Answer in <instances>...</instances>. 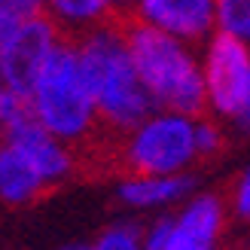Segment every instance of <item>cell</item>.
Segmentation results:
<instances>
[{"mask_svg":"<svg viewBox=\"0 0 250 250\" xmlns=\"http://www.w3.org/2000/svg\"><path fill=\"white\" fill-rule=\"evenodd\" d=\"M125 40L141 73L146 92L153 95L159 110H174L186 116H202L208 110L202 55L192 43L171 37L165 31L125 19Z\"/></svg>","mask_w":250,"mask_h":250,"instance_id":"3957f363","label":"cell"},{"mask_svg":"<svg viewBox=\"0 0 250 250\" xmlns=\"http://www.w3.org/2000/svg\"><path fill=\"white\" fill-rule=\"evenodd\" d=\"M64 250H92V244H70V247H64Z\"/></svg>","mask_w":250,"mask_h":250,"instance_id":"d6986e66","label":"cell"},{"mask_svg":"<svg viewBox=\"0 0 250 250\" xmlns=\"http://www.w3.org/2000/svg\"><path fill=\"white\" fill-rule=\"evenodd\" d=\"M229 210L238 220H244V223H250V168L241 174L238 180H235V186H232V192H229Z\"/></svg>","mask_w":250,"mask_h":250,"instance_id":"2e32d148","label":"cell"},{"mask_svg":"<svg viewBox=\"0 0 250 250\" xmlns=\"http://www.w3.org/2000/svg\"><path fill=\"white\" fill-rule=\"evenodd\" d=\"M3 141L19 146L21 153L31 159V165L40 171V177L46 180L49 189L58 186V183H64L67 177H73V171L80 168V153L70 144H64L61 137H55L52 131H46L43 125L34 119V113L6 125Z\"/></svg>","mask_w":250,"mask_h":250,"instance_id":"52a82bcc","label":"cell"},{"mask_svg":"<svg viewBox=\"0 0 250 250\" xmlns=\"http://www.w3.org/2000/svg\"><path fill=\"white\" fill-rule=\"evenodd\" d=\"M229 205L217 192H198L171 220V232L162 250H220L226 232Z\"/></svg>","mask_w":250,"mask_h":250,"instance_id":"9c48e42d","label":"cell"},{"mask_svg":"<svg viewBox=\"0 0 250 250\" xmlns=\"http://www.w3.org/2000/svg\"><path fill=\"white\" fill-rule=\"evenodd\" d=\"M217 31L250 46V0H217Z\"/></svg>","mask_w":250,"mask_h":250,"instance_id":"4fadbf2b","label":"cell"},{"mask_svg":"<svg viewBox=\"0 0 250 250\" xmlns=\"http://www.w3.org/2000/svg\"><path fill=\"white\" fill-rule=\"evenodd\" d=\"M92 250H144V229H137L134 223H113L98 235Z\"/></svg>","mask_w":250,"mask_h":250,"instance_id":"5bb4252c","label":"cell"},{"mask_svg":"<svg viewBox=\"0 0 250 250\" xmlns=\"http://www.w3.org/2000/svg\"><path fill=\"white\" fill-rule=\"evenodd\" d=\"M238 128L250 131V80H247V95H244V107H241V113H238Z\"/></svg>","mask_w":250,"mask_h":250,"instance_id":"ac0fdd59","label":"cell"},{"mask_svg":"<svg viewBox=\"0 0 250 250\" xmlns=\"http://www.w3.org/2000/svg\"><path fill=\"white\" fill-rule=\"evenodd\" d=\"M49 189L31 159L9 141H0V202L6 205H31Z\"/></svg>","mask_w":250,"mask_h":250,"instance_id":"7c38bea8","label":"cell"},{"mask_svg":"<svg viewBox=\"0 0 250 250\" xmlns=\"http://www.w3.org/2000/svg\"><path fill=\"white\" fill-rule=\"evenodd\" d=\"M61 40H64V31L46 12L21 19L16 34L9 37V43L0 52V85L31 98L37 77H40V70L46 67L49 55L55 52Z\"/></svg>","mask_w":250,"mask_h":250,"instance_id":"8992f818","label":"cell"},{"mask_svg":"<svg viewBox=\"0 0 250 250\" xmlns=\"http://www.w3.org/2000/svg\"><path fill=\"white\" fill-rule=\"evenodd\" d=\"M28 101L34 119L46 131H52L64 144H70L80 153V159L92 162V165H104L107 149L116 137H107L101 128L95 101L80 73L73 37H64L55 46V52L49 55L46 67L34 83Z\"/></svg>","mask_w":250,"mask_h":250,"instance_id":"7a4b0ae2","label":"cell"},{"mask_svg":"<svg viewBox=\"0 0 250 250\" xmlns=\"http://www.w3.org/2000/svg\"><path fill=\"white\" fill-rule=\"evenodd\" d=\"M195 189V177L189 171L183 174H168V177H122L119 183V198L128 208H165L174 202L189 198Z\"/></svg>","mask_w":250,"mask_h":250,"instance_id":"8fae6325","label":"cell"},{"mask_svg":"<svg viewBox=\"0 0 250 250\" xmlns=\"http://www.w3.org/2000/svg\"><path fill=\"white\" fill-rule=\"evenodd\" d=\"M226 146V134L214 119H205L198 116L195 119V149H198V159H214L220 156V149Z\"/></svg>","mask_w":250,"mask_h":250,"instance_id":"9a60e30c","label":"cell"},{"mask_svg":"<svg viewBox=\"0 0 250 250\" xmlns=\"http://www.w3.org/2000/svg\"><path fill=\"white\" fill-rule=\"evenodd\" d=\"M0 9L12 12L19 19H31V16L46 12V0H0Z\"/></svg>","mask_w":250,"mask_h":250,"instance_id":"e0dca14e","label":"cell"},{"mask_svg":"<svg viewBox=\"0 0 250 250\" xmlns=\"http://www.w3.org/2000/svg\"><path fill=\"white\" fill-rule=\"evenodd\" d=\"M235 250H250V244H244V247H235Z\"/></svg>","mask_w":250,"mask_h":250,"instance_id":"ffe728a7","label":"cell"},{"mask_svg":"<svg viewBox=\"0 0 250 250\" xmlns=\"http://www.w3.org/2000/svg\"><path fill=\"white\" fill-rule=\"evenodd\" d=\"M131 19L195 46L217 31V0H134Z\"/></svg>","mask_w":250,"mask_h":250,"instance_id":"ba28073f","label":"cell"},{"mask_svg":"<svg viewBox=\"0 0 250 250\" xmlns=\"http://www.w3.org/2000/svg\"><path fill=\"white\" fill-rule=\"evenodd\" d=\"M134 0H46V16L52 19L64 37H80L98 24L131 19Z\"/></svg>","mask_w":250,"mask_h":250,"instance_id":"30bf717a","label":"cell"},{"mask_svg":"<svg viewBox=\"0 0 250 250\" xmlns=\"http://www.w3.org/2000/svg\"><path fill=\"white\" fill-rule=\"evenodd\" d=\"M195 119L174 110H153L144 122L113 141L110 165L122 177H168L183 174L198 159Z\"/></svg>","mask_w":250,"mask_h":250,"instance_id":"277c9868","label":"cell"},{"mask_svg":"<svg viewBox=\"0 0 250 250\" xmlns=\"http://www.w3.org/2000/svg\"><path fill=\"white\" fill-rule=\"evenodd\" d=\"M73 46H77L80 73L107 137H122L153 110H159L128 52L125 19L98 24V28L73 37Z\"/></svg>","mask_w":250,"mask_h":250,"instance_id":"6da1fadb","label":"cell"},{"mask_svg":"<svg viewBox=\"0 0 250 250\" xmlns=\"http://www.w3.org/2000/svg\"><path fill=\"white\" fill-rule=\"evenodd\" d=\"M208 110L217 119H238L250 80V46L214 31L202 49Z\"/></svg>","mask_w":250,"mask_h":250,"instance_id":"5b68a950","label":"cell"}]
</instances>
